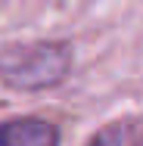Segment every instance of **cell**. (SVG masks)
Returning a JSON list of instances; mask_svg holds the SVG:
<instances>
[{
  "instance_id": "cell-1",
  "label": "cell",
  "mask_w": 143,
  "mask_h": 146,
  "mask_svg": "<svg viewBox=\"0 0 143 146\" xmlns=\"http://www.w3.org/2000/svg\"><path fill=\"white\" fill-rule=\"evenodd\" d=\"M72 68V50L62 40L13 44L0 50V81L16 90H47L65 81Z\"/></svg>"
},
{
  "instance_id": "cell-2",
  "label": "cell",
  "mask_w": 143,
  "mask_h": 146,
  "mask_svg": "<svg viewBox=\"0 0 143 146\" xmlns=\"http://www.w3.org/2000/svg\"><path fill=\"white\" fill-rule=\"evenodd\" d=\"M0 146H59V127L44 118H13L0 124Z\"/></svg>"
},
{
  "instance_id": "cell-3",
  "label": "cell",
  "mask_w": 143,
  "mask_h": 146,
  "mask_svg": "<svg viewBox=\"0 0 143 146\" xmlns=\"http://www.w3.org/2000/svg\"><path fill=\"white\" fill-rule=\"evenodd\" d=\"M90 146H143V121L137 118H124V121H115L109 127H103Z\"/></svg>"
}]
</instances>
